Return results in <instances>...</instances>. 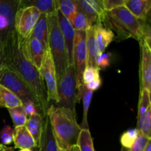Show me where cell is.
Listing matches in <instances>:
<instances>
[{"label": "cell", "mask_w": 151, "mask_h": 151, "mask_svg": "<svg viewBox=\"0 0 151 151\" xmlns=\"http://www.w3.org/2000/svg\"><path fill=\"white\" fill-rule=\"evenodd\" d=\"M43 127L41 138L38 143V151H58L50 119L46 114L43 118Z\"/></svg>", "instance_id": "obj_14"}, {"label": "cell", "mask_w": 151, "mask_h": 151, "mask_svg": "<svg viewBox=\"0 0 151 151\" xmlns=\"http://www.w3.org/2000/svg\"><path fill=\"white\" fill-rule=\"evenodd\" d=\"M39 72L46 86L47 103H49L50 100H54L57 104L59 102L57 78H56L54 62L49 48L47 49L45 53L42 64L39 69Z\"/></svg>", "instance_id": "obj_9"}, {"label": "cell", "mask_w": 151, "mask_h": 151, "mask_svg": "<svg viewBox=\"0 0 151 151\" xmlns=\"http://www.w3.org/2000/svg\"><path fill=\"white\" fill-rule=\"evenodd\" d=\"M22 106H23V103L16 94L0 85V108L10 109Z\"/></svg>", "instance_id": "obj_22"}, {"label": "cell", "mask_w": 151, "mask_h": 151, "mask_svg": "<svg viewBox=\"0 0 151 151\" xmlns=\"http://www.w3.org/2000/svg\"><path fill=\"white\" fill-rule=\"evenodd\" d=\"M5 68V55L4 49L0 46V76Z\"/></svg>", "instance_id": "obj_40"}, {"label": "cell", "mask_w": 151, "mask_h": 151, "mask_svg": "<svg viewBox=\"0 0 151 151\" xmlns=\"http://www.w3.org/2000/svg\"><path fill=\"white\" fill-rule=\"evenodd\" d=\"M76 145L80 151H94L93 139L89 130L81 129Z\"/></svg>", "instance_id": "obj_24"}, {"label": "cell", "mask_w": 151, "mask_h": 151, "mask_svg": "<svg viewBox=\"0 0 151 151\" xmlns=\"http://www.w3.org/2000/svg\"><path fill=\"white\" fill-rule=\"evenodd\" d=\"M26 46L29 60L36 67V69L39 70L46 52L49 47H47L39 40L36 39L31 35L27 38Z\"/></svg>", "instance_id": "obj_13"}, {"label": "cell", "mask_w": 151, "mask_h": 151, "mask_svg": "<svg viewBox=\"0 0 151 151\" xmlns=\"http://www.w3.org/2000/svg\"><path fill=\"white\" fill-rule=\"evenodd\" d=\"M56 11L47 15V23L49 49L54 62L57 84L58 85L65 71L69 66V61L64 39L59 27Z\"/></svg>", "instance_id": "obj_4"}, {"label": "cell", "mask_w": 151, "mask_h": 151, "mask_svg": "<svg viewBox=\"0 0 151 151\" xmlns=\"http://www.w3.org/2000/svg\"><path fill=\"white\" fill-rule=\"evenodd\" d=\"M58 151H72V148L69 149V150H62V149L58 148Z\"/></svg>", "instance_id": "obj_44"}, {"label": "cell", "mask_w": 151, "mask_h": 151, "mask_svg": "<svg viewBox=\"0 0 151 151\" xmlns=\"http://www.w3.org/2000/svg\"><path fill=\"white\" fill-rule=\"evenodd\" d=\"M150 105V91L147 89L141 90L139 103L138 120L144 116L147 108Z\"/></svg>", "instance_id": "obj_30"}, {"label": "cell", "mask_w": 151, "mask_h": 151, "mask_svg": "<svg viewBox=\"0 0 151 151\" xmlns=\"http://www.w3.org/2000/svg\"><path fill=\"white\" fill-rule=\"evenodd\" d=\"M72 151H80V150L79 149H78V147H77V145H75L72 147Z\"/></svg>", "instance_id": "obj_43"}, {"label": "cell", "mask_w": 151, "mask_h": 151, "mask_svg": "<svg viewBox=\"0 0 151 151\" xmlns=\"http://www.w3.org/2000/svg\"><path fill=\"white\" fill-rule=\"evenodd\" d=\"M139 133V131L137 128H134V129L125 131L120 137L121 145L125 148L130 149L137 139Z\"/></svg>", "instance_id": "obj_31"}, {"label": "cell", "mask_w": 151, "mask_h": 151, "mask_svg": "<svg viewBox=\"0 0 151 151\" xmlns=\"http://www.w3.org/2000/svg\"><path fill=\"white\" fill-rule=\"evenodd\" d=\"M33 6L36 7L40 13L50 14L56 11L58 4L56 0H20L19 7H29Z\"/></svg>", "instance_id": "obj_20"}, {"label": "cell", "mask_w": 151, "mask_h": 151, "mask_svg": "<svg viewBox=\"0 0 151 151\" xmlns=\"http://www.w3.org/2000/svg\"><path fill=\"white\" fill-rule=\"evenodd\" d=\"M124 6L137 19L145 22L150 13L151 1L150 0H125Z\"/></svg>", "instance_id": "obj_16"}, {"label": "cell", "mask_w": 151, "mask_h": 151, "mask_svg": "<svg viewBox=\"0 0 151 151\" xmlns=\"http://www.w3.org/2000/svg\"><path fill=\"white\" fill-rule=\"evenodd\" d=\"M0 85L16 94L20 99L23 105L32 103L40 110L39 103L27 84L17 74L6 67L0 76Z\"/></svg>", "instance_id": "obj_5"}, {"label": "cell", "mask_w": 151, "mask_h": 151, "mask_svg": "<svg viewBox=\"0 0 151 151\" xmlns=\"http://www.w3.org/2000/svg\"><path fill=\"white\" fill-rule=\"evenodd\" d=\"M86 50H87V61L86 66L96 67L95 60L101 53L100 52L97 45L94 35V27L91 26L89 29L86 31Z\"/></svg>", "instance_id": "obj_17"}, {"label": "cell", "mask_w": 151, "mask_h": 151, "mask_svg": "<svg viewBox=\"0 0 151 151\" xmlns=\"http://www.w3.org/2000/svg\"><path fill=\"white\" fill-rule=\"evenodd\" d=\"M47 115L58 148L69 150L76 145L81 128L77 122L75 111L52 105L47 109Z\"/></svg>", "instance_id": "obj_2"}, {"label": "cell", "mask_w": 151, "mask_h": 151, "mask_svg": "<svg viewBox=\"0 0 151 151\" xmlns=\"http://www.w3.org/2000/svg\"><path fill=\"white\" fill-rule=\"evenodd\" d=\"M109 65H110V57H109V55L106 54V53H101L95 60L96 68L99 69L100 70L105 69Z\"/></svg>", "instance_id": "obj_37"}, {"label": "cell", "mask_w": 151, "mask_h": 151, "mask_svg": "<svg viewBox=\"0 0 151 151\" xmlns=\"http://www.w3.org/2000/svg\"><path fill=\"white\" fill-rule=\"evenodd\" d=\"M27 38L12 32L4 45L5 67L17 74L32 90L40 106L43 118L47 114V94L46 86L39 70L32 64L27 51Z\"/></svg>", "instance_id": "obj_1"}, {"label": "cell", "mask_w": 151, "mask_h": 151, "mask_svg": "<svg viewBox=\"0 0 151 151\" xmlns=\"http://www.w3.org/2000/svg\"><path fill=\"white\" fill-rule=\"evenodd\" d=\"M75 1H76L78 7L87 16L91 24L93 26V24L95 23V22L97 23V21H98L97 14H96L94 10L92 9V7L88 4L86 0H75Z\"/></svg>", "instance_id": "obj_29"}, {"label": "cell", "mask_w": 151, "mask_h": 151, "mask_svg": "<svg viewBox=\"0 0 151 151\" xmlns=\"http://www.w3.org/2000/svg\"><path fill=\"white\" fill-rule=\"evenodd\" d=\"M73 61L76 75L77 88H79L83 83V74L86 66L87 50L86 33V31L75 30L73 48Z\"/></svg>", "instance_id": "obj_8"}, {"label": "cell", "mask_w": 151, "mask_h": 151, "mask_svg": "<svg viewBox=\"0 0 151 151\" xmlns=\"http://www.w3.org/2000/svg\"><path fill=\"white\" fill-rule=\"evenodd\" d=\"M103 26L114 29L119 40L133 38L140 41L143 39L150 41V27L135 17L125 6L119 7L109 12L103 21Z\"/></svg>", "instance_id": "obj_3"}, {"label": "cell", "mask_w": 151, "mask_h": 151, "mask_svg": "<svg viewBox=\"0 0 151 151\" xmlns=\"http://www.w3.org/2000/svg\"><path fill=\"white\" fill-rule=\"evenodd\" d=\"M15 147H7L5 145L0 144V151H14Z\"/></svg>", "instance_id": "obj_41"}, {"label": "cell", "mask_w": 151, "mask_h": 151, "mask_svg": "<svg viewBox=\"0 0 151 151\" xmlns=\"http://www.w3.org/2000/svg\"><path fill=\"white\" fill-rule=\"evenodd\" d=\"M101 80H100V78H99V79H96L92 81H90V82L87 83H85L84 85H85L86 88L87 89L89 90V91H94L100 88V86H101Z\"/></svg>", "instance_id": "obj_39"}, {"label": "cell", "mask_w": 151, "mask_h": 151, "mask_svg": "<svg viewBox=\"0 0 151 151\" xmlns=\"http://www.w3.org/2000/svg\"><path fill=\"white\" fill-rule=\"evenodd\" d=\"M137 129L147 138L150 139L151 136V105L147 108L144 116L138 120Z\"/></svg>", "instance_id": "obj_26"}, {"label": "cell", "mask_w": 151, "mask_h": 151, "mask_svg": "<svg viewBox=\"0 0 151 151\" xmlns=\"http://www.w3.org/2000/svg\"><path fill=\"white\" fill-rule=\"evenodd\" d=\"M93 96V91H89L85 88L83 94L82 100L83 104V120L81 122V129H88V121H87V114H88V111L89 109L90 103H91V98Z\"/></svg>", "instance_id": "obj_27"}, {"label": "cell", "mask_w": 151, "mask_h": 151, "mask_svg": "<svg viewBox=\"0 0 151 151\" xmlns=\"http://www.w3.org/2000/svg\"><path fill=\"white\" fill-rule=\"evenodd\" d=\"M19 4L20 0H0V46L3 49L15 30L14 21Z\"/></svg>", "instance_id": "obj_7"}, {"label": "cell", "mask_w": 151, "mask_h": 151, "mask_svg": "<svg viewBox=\"0 0 151 151\" xmlns=\"http://www.w3.org/2000/svg\"><path fill=\"white\" fill-rule=\"evenodd\" d=\"M150 142L151 141L150 140V141L147 142V145H146V147H145V148L144 151H151V142Z\"/></svg>", "instance_id": "obj_42"}, {"label": "cell", "mask_w": 151, "mask_h": 151, "mask_svg": "<svg viewBox=\"0 0 151 151\" xmlns=\"http://www.w3.org/2000/svg\"><path fill=\"white\" fill-rule=\"evenodd\" d=\"M94 27V35L97 45L100 53H103L108 46L111 43L114 38L113 31L105 27L100 24H95Z\"/></svg>", "instance_id": "obj_18"}, {"label": "cell", "mask_w": 151, "mask_h": 151, "mask_svg": "<svg viewBox=\"0 0 151 151\" xmlns=\"http://www.w3.org/2000/svg\"><path fill=\"white\" fill-rule=\"evenodd\" d=\"M58 8L66 19L72 24L77 12V4L73 0H57Z\"/></svg>", "instance_id": "obj_23"}, {"label": "cell", "mask_w": 151, "mask_h": 151, "mask_svg": "<svg viewBox=\"0 0 151 151\" xmlns=\"http://www.w3.org/2000/svg\"><path fill=\"white\" fill-rule=\"evenodd\" d=\"M76 75L74 65L67 67L58 85L59 102L57 107L66 108L75 111L76 103Z\"/></svg>", "instance_id": "obj_6"}, {"label": "cell", "mask_w": 151, "mask_h": 151, "mask_svg": "<svg viewBox=\"0 0 151 151\" xmlns=\"http://www.w3.org/2000/svg\"><path fill=\"white\" fill-rule=\"evenodd\" d=\"M57 17L60 32L63 35L64 39L65 46H66V52L68 55V61L69 66L74 65L73 61V48H74V39L75 35V29L73 26L68 19L64 17L63 14L60 13L58 8L57 9Z\"/></svg>", "instance_id": "obj_12"}, {"label": "cell", "mask_w": 151, "mask_h": 151, "mask_svg": "<svg viewBox=\"0 0 151 151\" xmlns=\"http://www.w3.org/2000/svg\"><path fill=\"white\" fill-rule=\"evenodd\" d=\"M40 11L33 6L19 7L14 21L15 29L19 35L27 38L30 35L40 16Z\"/></svg>", "instance_id": "obj_10"}, {"label": "cell", "mask_w": 151, "mask_h": 151, "mask_svg": "<svg viewBox=\"0 0 151 151\" xmlns=\"http://www.w3.org/2000/svg\"><path fill=\"white\" fill-rule=\"evenodd\" d=\"M142 50L141 90L151 88V50L150 41L143 39L139 41Z\"/></svg>", "instance_id": "obj_11"}, {"label": "cell", "mask_w": 151, "mask_h": 151, "mask_svg": "<svg viewBox=\"0 0 151 151\" xmlns=\"http://www.w3.org/2000/svg\"><path fill=\"white\" fill-rule=\"evenodd\" d=\"M100 78V69L96 67L86 66L83 74V83L84 84Z\"/></svg>", "instance_id": "obj_33"}, {"label": "cell", "mask_w": 151, "mask_h": 151, "mask_svg": "<svg viewBox=\"0 0 151 151\" xmlns=\"http://www.w3.org/2000/svg\"><path fill=\"white\" fill-rule=\"evenodd\" d=\"M23 109L24 111V113L26 114L27 116H31L32 115H34L35 114L37 113L36 109L37 107L35 106V104L32 103H25V104L23 105Z\"/></svg>", "instance_id": "obj_38"}, {"label": "cell", "mask_w": 151, "mask_h": 151, "mask_svg": "<svg viewBox=\"0 0 151 151\" xmlns=\"http://www.w3.org/2000/svg\"><path fill=\"white\" fill-rule=\"evenodd\" d=\"M13 142H14L15 147L21 150L31 149L37 147L36 143L25 125L15 127L13 131Z\"/></svg>", "instance_id": "obj_15"}, {"label": "cell", "mask_w": 151, "mask_h": 151, "mask_svg": "<svg viewBox=\"0 0 151 151\" xmlns=\"http://www.w3.org/2000/svg\"><path fill=\"white\" fill-rule=\"evenodd\" d=\"M150 140V139L145 137V136L139 131L137 139L134 142V143L133 144V145L131 146V148L129 149V151H144L147 142H148Z\"/></svg>", "instance_id": "obj_34"}, {"label": "cell", "mask_w": 151, "mask_h": 151, "mask_svg": "<svg viewBox=\"0 0 151 151\" xmlns=\"http://www.w3.org/2000/svg\"><path fill=\"white\" fill-rule=\"evenodd\" d=\"M76 2V1H75ZM72 26L77 31H86L92 25L88 21L87 16L77 5V12L72 22Z\"/></svg>", "instance_id": "obj_25"}, {"label": "cell", "mask_w": 151, "mask_h": 151, "mask_svg": "<svg viewBox=\"0 0 151 151\" xmlns=\"http://www.w3.org/2000/svg\"><path fill=\"white\" fill-rule=\"evenodd\" d=\"M86 1L92 7L98 18V21L96 24L102 25L106 16V11L105 10L102 0H86Z\"/></svg>", "instance_id": "obj_32"}, {"label": "cell", "mask_w": 151, "mask_h": 151, "mask_svg": "<svg viewBox=\"0 0 151 151\" xmlns=\"http://www.w3.org/2000/svg\"><path fill=\"white\" fill-rule=\"evenodd\" d=\"M30 35L39 40L47 47H49L47 14L44 13H40L39 18L35 23Z\"/></svg>", "instance_id": "obj_19"}, {"label": "cell", "mask_w": 151, "mask_h": 151, "mask_svg": "<svg viewBox=\"0 0 151 151\" xmlns=\"http://www.w3.org/2000/svg\"><path fill=\"white\" fill-rule=\"evenodd\" d=\"M19 151H32L31 149H22V150H20Z\"/></svg>", "instance_id": "obj_45"}, {"label": "cell", "mask_w": 151, "mask_h": 151, "mask_svg": "<svg viewBox=\"0 0 151 151\" xmlns=\"http://www.w3.org/2000/svg\"><path fill=\"white\" fill-rule=\"evenodd\" d=\"M8 111L10 113L15 127L25 125L27 116L25 114L23 106L16 108V109H8Z\"/></svg>", "instance_id": "obj_28"}, {"label": "cell", "mask_w": 151, "mask_h": 151, "mask_svg": "<svg viewBox=\"0 0 151 151\" xmlns=\"http://www.w3.org/2000/svg\"><path fill=\"white\" fill-rule=\"evenodd\" d=\"M13 130L10 125H5L0 132V139H1V145H8L13 142Z\"/></svg>", "instance_id": "obj_35"}, {"label": "cell", "mask_w": 151, "mask_h": 151, "mask_svg": "<svg viewBox=\"0 0 151 151\" xmlns=\"http://www.w3.org/2000/svg\"><path fill=\"white\" fill-rule=\"evenodd\" d=\"M105 10L109 12L115 8L125 5V0H102Z\"/></svg>", "instance_id": "obj_36"}, {"label": "cell", "mask_w": 151, "mask_h": 151, "mask_svg": "<svg viewBox=\"0 0 151 151\" xmlns=\"http://www.w3.org/2000/svg\"><path fill=\"white\" fill-rule=\"evenodd\" d=\"M25 127L33 138L38 146L41 138L43 127V116L39 113L35 114L27 119Z\"/></svg>", "instance_id": "obj_21"}]
</instances>
